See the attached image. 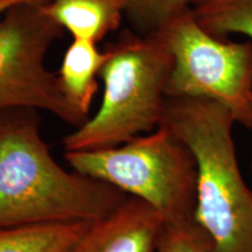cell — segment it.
Returning a JSON list of instances; mask_svg holds the SVG:
<instances>
[{"mask_svg":"<svg viewBox=\"0 0 252 252\" xmlns=\"http://www.w3.org/2000/svg\"><path fill=\"white\" fill-rule=\"evenodd\" d=\"M33 112L0 113V229L93 223L130 197L63 168L41 137Z\"/></svg>","mask_w":252,"mask_h":252,"instance_id":"6da1fadb","label":"cell"},{"mask_svg":"<svg viewBox=\"0 0 252 252\" xmlns=\"http://www.w3.org/2000/svg\"><path fill=\"white\" fill-rule=\"evenodd\" d=\"M194 0H127L124 11L132 23L149 34L156 33L169 21L189 11Z\"/></svg>","mask_w":252,"mask_h":252,"instance_id":"7c38bea8","label":"cell"},{"mask_svg":"<svg viewBox=\"0 0 252 252\" xmlns=\"http://www.w3.org/2000/svg\"><path fill=\"white\" fill-rule=\"evenodd\" d=\"M172 67V54L159 33L131 37L109 50L99 72V109L65 135V152L110 149L159 127Z\"/></svg>","mask_w":252,"mask_h":252,"instance_id":"3957f363","label":"cell"},{"mask_svg":"<svg viewBox=\"0 0 252 252\" xmlns=\"http://www.w3.org/2000/svg\"><path fill=\"white\" fill-rule=\"evenodd\" d=\"M40 8L74 39L94 42L118 26L123 12L112 0H46Z\"/></svg>","mask_w":252,"mask_h":252,"instance_id":"ba28073f","label":"cell"},{"mask_svg":"<svg viewBox=\"0 0 252 252\" xmlns=\"http://www.w3.org/2000/svg\"><path fill=\"white\" fill-rule=\"evenodd\" d=\"M46 0H0V19L4 17L6 12L13 8L14 6L20 4H27V2H42Z\"/></svg>","mask_w":252,"mask_h":252,"instance_id":"5bb4252c","label":"cell"},{"mask_svg":"<svg viewBox=\"0 0 252 252\" xmlns=\"http://www.w3.org/2000/svg\"><path fill=\"white\" fill-rule=\"evenodd\" d=\"M163 225L157 210L139 198L127 197L91 223L67 252H157Z\"/></svg>","mask_w":252,"mask_h":252,"instance_id":"52a82bcc","label":"cell"},{"mask_svg":"<svg viewBox=\"0 0 252 252\" xmlns=\"http://www.w3.org/2000/svg\"><path fill=\"white\" fill-rule=\"evenodd\" d=\"M42 2L14 6L0 19V113L43 110L80 126L87 118L72 108L59 77L46 67L47 52L61 27L42 13Z\"/></svg>","mask_w":252,"mask_h":252,"instance_id":"8992f818","label":"cell"},{"mask_svg":"<svg viewBox=\"0 0 252 252\" xmlns=\"http://www.w3.org/2000/svg\"><path fill=\"white\" fill-rule=\"evenodd\" d=\"M90 224L60 223L0 229V252H67Z\"/></svg>","mask_w":252,"mask_h":252,"instance_id":"30bf717a","label":"cell"},{"mask_svg":"<svg viewBox=\"0 0 252 252\" xmlns=\"http://www.w3.org/2000/svg\"><path fill=\"white\" fill-rule=\"evenodd\" d=\"M75 172L139 198L165 224L194 222L196 165L188 147L166 125L110 149L65 152Z\"/></svg>","mask_w":252,"mask_h":252,"instance_id":"277c9868","label":"cell"},{"mask_svg":"<svg viewBox=\"0 0 252 252\" xmlns=\"http://www.w3.org/2000/svg\"><path fill=\"white\" fill-rule=\"evenodd\" d=\"M108 59L91 40L74 39L65 50L58 75L60 86L72 108L84 118H89V110L97 93L96 76Z\"/></svg>","mask_w":252,"mask_h":252,"instance_id":"9c48e42d","label":"cell"},{"mask_svg":"<svg viewBox=\"0 0 252 252\" xmlns=\"http://www.w3.org/2000/svg\"><path fill=\"white\" fill-rule=\"evenodd\" d=\"M159 33L172 54L167 98H204L226 108L252 130V42L231 41L208 33L190 9L169 21Z\"/></svg>","mask_w":252,"mask_h":252,"instance_id":"5b68a950","label":"cell"},{"mask_svg":"<svg viewBox=\"0 0 252 252\" xmlns=\"http://www.w3.org/2000/svg\"><path fill=\"white\" fill-rule=\"evenodd\" d=\"M189 9L208 33L223 39L238 34L252 42V0H194Z\"/></svg>","mask_w":252,"mask_h":252,"instance_id":"8fae6325","label":"cell"},{"mask_svg":"<svg viewBox=\"0 0 252 252\" xmlns=\"http://www.w3.org/2000/svg\"><path fill=\"white\" fill-rule=\"evenodd\" d=\"M112 1H115L116 4H117L118 6H121V7L123 8V11H124V9H125V5H126V1H127V0H112Z\"/></svg>","mask_w":252,"mask_h":252,"instance_id":"9a60e30c","label":"cell"},{"mask_svg":"<svg viewBox=\"0 0 252 252\" xmlns=\"http://www.w3.org/2000/svg\"><path fill=\"white\" fill-rule=\"evenodd\" d=\"M157 252H213L212 242L196 222L165 224Z\"/></svg>","mask_w":252,"mask_h":252,"instance_id":"4fadbf2b","label":"cell"},{"mask_svg":"<svg viewBox=\"0 0 252 252\" xmlns=\"http://www.w3.org/2000/svg\"><path fill=\"white\" fill-rule=\"evenodd\" d=\"M161 124L194 158V220L210 238L213 252H252V189L238 165L231 113L214 100L167 98Z\"/></svg>","mask_w":252,"mask_h":252,"instance_id":"7a4b0ae2","label":"cell"},{"mask_svg":"<svg viewBox=\"0 0 252 252\" xmlns=\"http://www.w3.org/2000/svg\"><path fill=\"white\" fill-rule=\"evenodd\" d=\"M251 166H252V163H251Z\"/></svg>","mask_w":252,"mask_h":252,"instance_id":"2e32d148","label":"cell"}]
</instances>
